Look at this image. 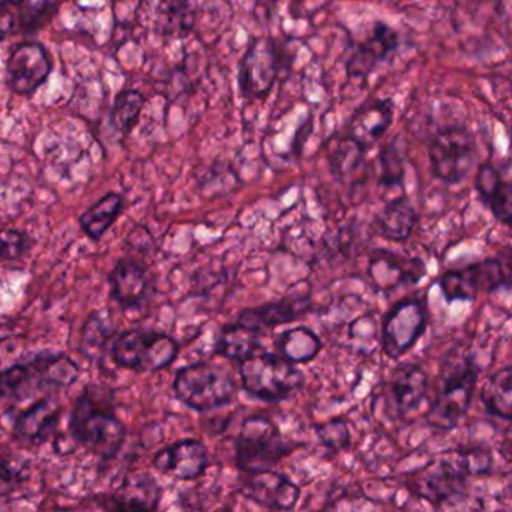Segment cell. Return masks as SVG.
Instances as JSON below:
<instances>
[{"label":"cell","mask_w":512,"mask_h":512,"mask_svg":"<svg viewBox=\"0 0 512 512\" xmlns=\"http://www.w3.org/2000/svg\"><path fill=\"white\" fill-rule=\"evenodd\" d=\"M239 374L244 391L269 404L287 400L305 385V374L298 365L277 353H254L241 362Z\"/></svg>","instance_id":"52a82bcc"},{"label":"cell","mask_w":512,"mask_h":512,"mask_svg":"<svg viewBox=\"0 0 512 512\" xmlns=\"http://www.w3.org/2000/svg\"><path fill=\"white\" fill-rule=\"evenodd\" d=\"M80 367L62 352L44 350L0 371V403L17 404L53 394L79 380Z\"/></svg>","instance_id":"6da1fadb"},{"label":"cell","mask_w":512,"mask_h":512,"mask_svg":"<svg viewBox=\"0 0 512 512\" xmlns=\"http://www.w3.org/2000/svg\"><path fill=\"white\" fill-rule=\"evenodd\" d=\"M311 131H313V113L308 115V118L299 125L298 131H296L295 140L292 143V152L295 157H299L302 154L305 143L310 139Z\"/></svg>","instance_id":"60d3db41"},{"label":"cell","mask_w":512,"mask_h":512,"mask_svg":"<svg viewBox=\"0 0 512 512\" xmlns=\"http://www.w3.org/2000/svg\"><path fill=\"white\" fill-rule=\"evenodd\" d=\"M62 413L64 409L53 397L47 395L40 398L17 416L13 428L14 439L32 446L49 442L61 424Z\"/></svg>","instance_id":"ffe728a7"},{"label":"cell","mask_w":512,"mask_h":512,"mask_svg":"<svg viewBox=\"0 0 512 512\" xmlns=\"http://www.w3.org/2000/svg\"><path fill=\"white\" fill-rule=\"evenodd\" d=\"M58 7V0H25L20 4V28L26 34H37L58 13Z\"/></svg>","instance_id":"836d02e7"},{"label":"cell","mask_w":512,"mask_h":512,"mask_svg":"<svg viewBox=\"0 0 512 512\" xmlns=\"http://www.w3.org/2000/svg\"><path fill=\"white\" fill-rule=\"evenodd\" d=\"M173 392L185 406L205 413L232 404L238 397V385L223 365L196 362L176 373Z\"/></svg>","instance_id":"8992f818"},{"label":"cell","mask_w":512,"mask_h":512,"mask_svg":"<svg viewBox=\"0 0 512 512\" xmlns=\"http://www.w3.org/2000/svg\"><path fill=\"white\" fill-rule=\"evenodd\" d=\"M113 326L110 325L109 319H104L100 311H95L86 319L82 329V346L89 355H97L103 352L104 347L112 338Z\"/></svg>","instance_id":"e575fe53"},{"label":"cell","mask_w":512,"mask_h":512,"mask_svg":"<svg viewBox=\"0 0 512 512\" xmlns=\"http://www.w3.org/2000/svg\"><path fill=\"white\" fill-rule=\"evenodd\" d=\"M53 70L46 47L40 43H20L11 50L7 61L8 88L14 94L29 97L37 92Z\"/></svg>","instance_id":"4fadbf2b"},{"label":"cell","mask_w":512,"mask_h":512,"mask_svg":"<svg viewBox=\"0 0 512 512\" xmlns=\"http://www.w3.org/2000/svg\"><path fill=\"white\" fill-rule=\"evenodd\" d=\"M298 448L286 439L268 416L245 419L235 439V464L241 472L253 473L272 469Z\"/></svg>","instance_id":"ba28073f"},{"label":"cell","mask_w":512,"mask_h":512,"mask_svg":"<svg viewBox=\"0 0 512 512\" xmlns=\"http://www.w3.org/2000/svg\"><path fill=\"white\" fill-rule=\"evenodd\" d=\"M479 368L472 355L454 347L440 364L439 391L428 410L427 424L434 430H454L469 412L478 385Z\"/></svg>","instance_id":"7a4b0ae2"},{"label":"cell","mask_w":512,"mask_h":512,"mask_svg":"<svg viewBox=\"0 0 512 512\" xmlns=\"http://www.w3.org/2000/svg\"><path fill=\"white\" fill-rule=\"evenodd\" d=\"M296 53L274 37H253L238 64L239 94L244 100L266 98L275 83L292 71Z\"/></svg>","instance_id":"277c9868"},{"label":"cell","mask_w":512,"mask_h":512,"mask_svg":"<svg viewBox=\"0 0 512 512\" xmlns=\"http://www.w3.org/2000/svg\"><path fill=\"white\" fill-rule=\"evenodd\" d=\"M152 466L178 481H193L205 475L211 466V458L205 443L197 439H184L158 451Z\"/></svg>","instance_id":"e0dca14e"},{"label":"cell","mask_w":512,"mask_h":512,"mask_svg":"<svg viewBox=\"0 0 512 512\" xmlns=\"http://www.w3.org/2000/svg\"><path fill=\"white\" fill-rule=\"evenodd\" d=\"M110 296L121 310H136L151 295L152 280L148 268L139 260H118L109 274Z\"/></svg>","instance_id":"d6986e66"},{"label":"cell","mask_w":512,"mask_h":512,"mask_svg":"<svg viewBox=\"0 0 512 512\" xmlns=\"http://www.w3.org/2000/svg\"><path fill=\"white\" fill-rule=\"evenodd\" d=\"M146 98L136 89H125L116 95L110 112V124L121 136H130L131 131L139 124L140 115L145 107Z\"/></svg>","instance_id":"4dcf8cb0"},{"label":"cell","mask_w":512,"mask_h":512,"mask_svg":"<svg viewBox=\"0 0 512 512\" xmlns=\"http://www.w3.org/2000/svg\"><path fill=\"white\" fill-rule=\"evenodd\" d=\"M113 2H115V4H118L119 0H113Z\"/></svg>","instance_id":"ee69618b"},{"label":"cell","mask_w":512,"mask_h":512,"mask_svg":"<svg viewBox=\"0 0 512 512\" xmlns=\"http://www.w3.org/2000/svg\"><path fill=\"white\" fill-rule=\"evenodd\" d=\"M23 481H25V478L19 470L14 469L11 464L5 463V461H0V497L13 493Z\"/></svg>","instance_id":"ab89813d"},{"label":"cell","mask_w":512,"mask_h":512,"mask_svg":"<svg viewBox=\"0 0 512 512\" xmlns=\"http://www.w3.org/2000/svg\"><path fill=\"white\" fill-rule=\"evenodd\" d=\"M425 272L427 266L418 257H407L388 250L374 251L367 269L371 283L386 293L406 284H418L425 277Z\"/></svg>","instance_id":"ac0fdd59"},{"label":"cell","mask_w":512,"mask_h":512,"mask_svg":"<svg viewBox=\"0 0 512 512\" xmlns=\"http://www.w3.org/2000/svg\"><path fill=\"white\" fill-rule=\"evenodd\" d=\"M320 443L326 449L332 452H343L349 448L352 443V434H350L349 425L343 418L331 419L325 424L314 427Z\"/></svg>","instance_id":"8d00e7d4"},{"label":"cell","mask_w":512,"mask_h":512,"mask_svg":"<svg viewBox=\"0 0 512 512\" xmlns=\"http://www.w3.org/2000/svg\"><path fill=\"white\" fill-rule=\"evenodd\" d=\"M475 190L493 217L509 226L512 221V187L502 167L491 161L482 163L476 172Z\"/></svg>","instance_id":"7402d4cb"},{"label":"cell","mask_w":512,"mask_h":512,"mask_svg":"<svg viewBox=\"0 0 512 512\" xmlns=\"http://www.w3.org/2000/svg\"><path fill=\"white\" fill-rule=\"evenodd\" d=\"M161 500V487L151 473L127 475L113 494L110 508L119 511H154Z\"/></svg>","instance_id":"603a6c76"},{"label":"cell","mask_w":512,"mask_h":512,"mask_svg":"<svg viewBox=\"0 0 512 512\" xmlns=\"http://www.w3.org/2000/svg\"><path fill=\"white\" fill-rule=\"evenodd\" d=\"M467 473L461 469L455 454L437 458L427 466L413 472L409 487L416 496L428 500L434 506L452 502L464 496L467 488Z\"/></svg>","instance_id":"30bf717a"},{"label":"cell","mask_w":512,"mask_h":512,"mask_svg":"<svg viewBox=\"0 0 512 512\" xmlns=\"http://www.w3.org/2000/svg\"><path fill=\"white\" fill-rule=\"evenodd\" d=\"M394 115L395 103L392 98H371L353 110L340 133L368 154L388 133Z\"/></svg>","instance_id":"7c38bea8"},{"label":"cell","mask_w":512,"mask_h":512,"mask_svg":"<svg viewBox=\"0 0 512 512\" xmlns=\"http://www.w3.org/2000/svg\"><path fill=\"white\" fill-rule=\"evenodd\" d=\"M401 37L388 23L377 20L370 37L364 43H356L346 62L347 77L353 80H367L380 64L388 61L398 52Z\"/></svg>","instance_id":"9a60e30c"},{"label":"cell","mask_w":512,"mask_h":512,"mask_svg":"<svg viewBox=\"0 0 512 512\" xmlns=\"http://www.w3.org/2000/svg\"><path fill=\"white\" fill-rule=\"evenodd\" d=\"M481 401L494 418L509 422L512 419V368H500L482 386Z\"/></svg>","instance_id":"f1b7e54d"},{"label":"cell","mask_w":512,"mask_h":512,"mask_svg":"<svg viewBox=\"0 0 512 512\" xmlns=\"http://www.w3.org/2000/svg\"><path fill=\"white\" fill-rule=\"evenodd\" d=\"M454 454L467 476L488 475L493 467V454L488 448L476 446V448L461 449Z\"/></svg>","instance_id":"f35d334b"},{"label":"cell","mask_w":512,"mask_h":512,"mask_svg":"<svg viewBox=\"0 0 512 512\" xmlns=\"http://www.w3.org/2000/svg\"><path fill=\"white\" fill-rule=\"evenodd\" d=\"M377 185L382 190L403 188L406 179V158L404 151L398 145V139L389 140L380 148L376 157Z\"/></svg>","instance_id":"f546056e"},{"label":"cell","mask_w":512,"mask_h":512,"mask_svg":"<svg viewBox=\"0 0 512 512\" xmlns=\"http://www.w3.org/2000/svg\"><path fill=\"white\" fill-rule=\"evenodd\" d=\"M428 164L434 179L443 184H461L478 160L475 134L466 125H440L427 134Z\"/></svg>","instance_id":"5b68a950"},{"label":"cell","mask_w":512,"mask_h":512,"mask_svg":"<svg viewBox=\"0 0 512 512\" xmlns=\"http://www.w3.org/2000/svg\"><path fill=\"white\" fill-rule=\"evenodd\" d=\"M260 335L262 332L256 329L248 328L238 322L230 323L221 328L220 335L215 341L214 352L232 361H245L259 352L262 347Z\"/></svg>","instance_id":"d4e9b609"},{"label":"cell","mask_w":512,"mask_h":512,"mask_svg":"<svg viewBox=\"0 0 512 512\" xmlns=\"http://www.w3.org/2000/svg\"><path fill=\"white\" fill-rule=\"evenodd\" d=\"M275 346L284 359L295 365L308 364L323 349L319 335L307 326H296L281 332Z\"/></svg>","instance_id":"484cf974"},{"label":"cell","mask_w":512,"mask_h":512,"mask_svg":"<svg viewBox=\"0 0 512 512\" xmlns=\"http://www.w3.org/2000/svg\"><path fill=\"white\" fill-rule=\"evenodd\" d=\"M427 325V310L422 302L416 299L398 302L383 320V352L389 359H400L418 343Z\"/></svg>","instance_id":"8fae6325"},{"label":"cell","mask_w":512,"mask_h":512,"mask_svg":"<svg viewBox=\"0 0 512 512\" xmlns=\"http://www.w3.org/2000/svg\"><path fill=\"white\" fill-rule=\"evenodd\" d=\"M326 151H328L326 160H328L329 172L338 182H346L347 179L352 178L364 166L365 155H367L341 133H335L329 139Z\"/></svg>","instance_id":"83f0119b"},{"label":"cell","mask_w":512,"mask_h":512,"mask_svg":"<svg viewBox=\"0 0 512 512\" xmlns=\"http://www.w3.org/2000/svg\"><path fill=\"white\" fill-rule=\"evenodd\" d=\"M68 428L79 445L104 461L113 460L121 452L128 436L124 422L98 403L89 386L74 403Z\"/></svg>","instance_id":"3957f363"},{"label":"cell","mask_w":512,"mask_h":512,"mask_svg":"<svg viewBox=\"0 0 512 512\" xmlns=\"http://www.w3.org/2000/svg\"><path fill=\"white\" fill-rule=\"evenodd\" d=\"M14 29V16L8 8H0V43L7 40L8 35Z\"/></svg>","instance_id":"b9f144b4"},{"label":"cell","mask_w":512,"mask_h":512,"mask_svg":"<svg viewBox=\"0 0 512 512\" xmlns=\"http://www.w3.org/2000/svg\"><path fill=\"white\" fill-rule=\"evenodd\" d=\"M34 247L29 233L13 227H0V262L23 259Z\"/></svg>","instance_id":"d590c367"},{"label":"cell","mask_w":512,"mask_h":512,"mask_svg":"<svg viewBox=\"0 0 512 512\" xmlns=\"http://www.w3.org/2000/svg\"><path fill=\"white\" fill-rule=\"evenodd\" d=\"M122 211H124V197L118 193H107L80 215V227L92 241H100L104 233L121 217Z\"/></svg>","instance_id":"4316f807"},{"label":"cell","mask_w":512,"mask_h":512,"mask_svg":"<svg viewBox=\"0 0 512 512\" xmlns=\"http://www.w3.org/2000/svg\"><path fill=\"white\" fill-rule=\"evenodd\" d=\"M418 223V211L406 193L389 200L373 218V227L382 238L404 242Z\"/></svg>","instance_id":"cb8c5ba5"},{"label":"cell","mask_w":512,"mask_h":512,"mask_svg":"<svg viewBox=\"0 0 512 512\" xmlns=\"http://www.w3.org/2000/svg\"><path fill=\"white\" fill-rule=\"evenodd\" d=\"M160 16L163 17V25L170 34L175 29L179 34H187L193 26L194 14L188 0H163Z\"/></svg>","instance_id":"74e56055"},{"label":"cell","mask_w":512,"mask_h":512,"mask_svg":"<svg viewBox=\"0 0 512 512\" xmlns=\"http://www.w3.org/2000/svg\"><path fill=\"white\" fill-rule=\"evenodd\" d=\"M427 391L428 374L419 365L401 362L391 371L386 391L388 403L400 418L418 409L427 397Z\"/></svg>","instance_id":"44dd1931"},{"label":"cell","mask_w":512,"mask_h":512,"mask_svg":"<svg viewBox=\"0 0 512 512\" xmlns=\"http://www.w3.org/2000/svg\"><path fill=\"white\" fill-rule=\"evenodd\" d=\"M439 286L446 302L473 301L481 293L473 265L466 266V268L449 269L440 277Z\"/></svg>","instance_id":"d6a6232c"},{"label":"cell","mask_w":512,"mask_h":512,"mask_svg":"<svg viewBox=\"0 0 512 512\" xmlns=\"http://www.w3.org/2000/svg\"><path fill=\"white\" fill-rule=\"evenodd\" d=\"M476 281L479 290L485 293H494L497 290L511 287V256L509 250L505 251V257L497 256L482 262L473 263Z\"/></svg>","instance_id":"1f68e13d"},{"label":"cell","mask_w":512,"mask_h":512,"mask_svg":"<svg viewBox=\"0 0 512 512\" xmlns=\"http://www.w3.org/2000/svg\"><path fill=\"white\" fill-rule=\"evenodd\" d=\"M311 310L310 283L301 281L290 287L289 292L280 301L268 302L259 307L245 308L236 322L248 328L263 332L277 328L307 314Z\"/></svg>","instance_id":"5bb4252c"},{"label":"cell","mask_w":512,"mask_h":512,"mask_svg":"<svg viewBox=\"0 0 512 512\" xmlns=\"http://www.w3.org/2000/svg\"><path fill=\"white\" fill-rule=\"evenodd\" d=\"M112 361L134 371H160L170 367L179 355V343L164 332L128 329L113 340Z\"/></svg>","instance_id":"9c48e42d"},{"label":"cell","mask_w":512,"mask_h":512,"mask_svg":"<svg viewBox=\"0 0 512 512\" xmlns=\"http://www.w3.org/2000/svg\"><path fill=\"white\" fill-rule=\"evenodd\" d=\"M25 0H0V8H8L11 5H20Z\"/></svg>","instance_id":"7bdbcfd3"},{"label":"cell","mask_w":512,"mask_h":512,"mask_svg":"<svg viewBox=\"0 0 512 512\" xmlns=\"http://www.w3.org/2000/svg\"><path fill=\"white\" fill-rule=\"evenodd\" d=\"M239 493L262 508L292 511L301 497V488L289 476L268 469L247 473Z\"/></svg>","instance_id":"2e32d148"}]
</instances>
